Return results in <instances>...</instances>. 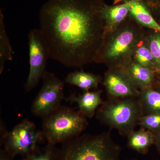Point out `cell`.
<instances>
[{
    "instance_id": "16",
    "label": "cell",
    "mask_w": 160,
    "mask_h": 160,
    "mask_svg": "<svg viewBox=\"0 0 160 160\" xmlns=\"http://www.w3.org/2000/svg\"><path fill=\"white\" fill-rule=\"evenodd\" d=\"M143 115L160 112V92L151 87L141 89L138 98Z\"/></svg>"
},
{
    "instance_id": "28",
    "label": "cell",
    "mask_w": 160,
    "mask_h": 160,
    "mask_svg": "<svg viewBox=\"0 0 160 160\" xmlns=\"http://www.w3.org/2000/svg\"></svg>"
},
{
    "instance_id": "19",
    "label": "cell",
    "mask_w": 160,
    "mask_h": 160,
    "mask_svg": "<svg viewBox=\"0 0 160 160\" xmlns=\"http://www.w3.org/2000/svg\"><path fill=\"white\" fill-rule=\"evenodd\" d=\"M135 58L136 63L144 66L155 69L154 58L149 47L144 45L137 47L135 50Z\"/></svg>"
},
{
    "instance_id": "29",
    "label": "cell",
    "mask_w": 160,
    "mask_h": 160,
    "mask_svg": "<svg viewBox=\"0 0 160 160\" xmlns=\"http://www.w3.org/2000/svg\"></svg>"
},
{
    "instance_id": "4",
    "label": "cell",
    "mask_w": 160,
    "mask_h": 160,
    "mask_svg": "<svg viewBox=\"0 0 160 160\" xmlns=\"http://www.w3.org/2000/svg\"><path fill=\"white\" fill-rule=\"evenodd\" d=\"M96 114L102 124L127 137L138 125L143 112L138 98H112L103 102Z\"/></svg>"
},
{
    "instance_id": "11",
    "label": "cell",
    "mask_w": 160,
    "mask_h": 160,
    "mask_svg": "<svg viewBox=\"0 0 160 160\" xmlns=\"http://www.w3.org/2000/svg\"><path fill=\"white\" fill-rule=\"evenodd\" d=\"M129 5L130 1L116 6H109L105 3L103 4L102 13L105 22L106 34L114 31L130 15Z\"/></svg>"
},
{
    "instance_id": "23",
    "label": "cell",
    "mask_w": 160,
    "mask_h": 160,
    "mask_svg": "<svg viewBox=\"0 0 160 160\" xmlns=\"http://www.w3.org/2000/svg\"><path fill=\"white\" fill-rule=\"evenodd\" d=\"M0 131H1L0 132V142H1V146H2L9 131H7L6 125L3 120H2L1 118V122H0Z\"/></svg>"
},
{
    "instance_id": "3",
    "label": "cell",
    "mask_w": 160,
    "mask_h": 160,
    "mask_svg": "<svg viewBox=\"0 0 160 160\" xmlns=\"http://www.w3.org/2000/svg\"><path fill=\"white\" fill-rule=\"evenodd\" d=\"M42 119L44 138L55 146L79 136L88 125L87 118L79 111L62 105Z\"/></svg>"
},
{
    "instance_id": "21",
    "label": "cell",
    "mask_w": 160,
    "mask_h": 160,
    "mask_svg": "<svg viewBox=\"0 0 160 160\" xmlns=\"http://www.w3.org/2000/svg\"><path fill=\"white\" fill-rule=\"evenodd\" d=\"M148 47L154 58L156 69L160 67V33L152 35L148 41Z\"/></svg>"
},
{
    "instance_id": "8",
    "label": "cell",
    "mask_w": 160,
    "mask_h": 160,
    "mask_svg": "<svg viewBox=\"0 0 160 160\" xmlns=\"http://www.w3.org/2000/svg\"><path fill=\"white\" fill-rule=\"evenodd\" d=\"M43 84L31 105L32 114L42 118L62 105L65 99L64 82L52 73L46 71L42 78Z\"/></svg>"
},
{
    "instance_id": "12",
    "label": "cell",
    "mask_w": 160,
    "mask_h": 160,
    "mask_svg": "<svg viewBox=\"0 0 160 160\" xmlns=\"http://www.w3.org/2000/svg\"><path fill=\"white\" fill-rule=\"evenodd\" d=\"M122 68L138 88L142 89L151 87L154 80V69L136 62L128 63Z\"/></svg>"
},
{
    "instance_id": "25",
    "label": "cell",
    "mask_w": 160,
    "mask_h": 160,
    "mask_svg": "<svg viewBox=\"0 0 160 160\" xmlns=\"http://www.w3.org/2000/svg\"><path fill=\"white\" fill-rule=\"evenodd\" d=\"M157 132L158 133L157 136L155 134V142L156 141L158 147V149L160 151V129L159 131H158Z\"/></svg>"
},
{
    "instance_id": "18",
    "label": "cell",
    "mask_w": 160,
    "mask_h": 160,
    "mask_svg": "<svg viewBox=\"0 0 160 160\" xmlns=\"http://www.w3.org/2000/svg\"><path fill=\"white\" fill-rule=\"evenodd\" d=\"M22 160H59V149L55 145L47 143L26 156Z\"/></svg>"
},
{
    "instance_id": "26",
    "label": "cell",
    "mask_w": 160,
    "mask_h": 160,
    "mask_svg": "<svg viewBox=\"0 0 160 160\" xmlns=\"http://www.w3.org/2000/svg\"><path fill=\"white\" fill-rule=\"evenodd\" d=\"M155 72H158V73H160V68H158V69H155Z\"/></svg>"
},
{
    "instance_id": "20",
    "label": "cell",
    "mask_w": 160,
    "mask_h": 160,
    "mask_svg": "<svg viewBox=\"0 0 160 160\" xmlns=\"http://www.w3.org/2000/svg\"><path fill=\"white\" fill-rule=\"evenodd\" d=\"M138 125L155 133L160 129V112L142 116L139 120Z\"/></svg>"
},
{
    "instance_id": "10",
    "label": "cell",
    "mask_w": 160,
    "mask_h": 160,
    "mask_svg": "<svg viewBox=\"0 0 160 160\" xmlns=\"http://www.w3.org/2000/svg\"><path fill=\"white\" fill-rule=\"evenodd\" d=\"M102 91H85L82 94H70L65 98L67 102L76 103L79 112L86 118H91L96 113L97 109L103 103L101 98Z\"/></svg>"
},
{
    "instance_id": "9",
    "label": "cell",
    "mask_w": 160,
    "mask_h": 160,
    "mask_svg": "<svg viewBox=\"0 0 160 160\" xmlns=\"http://www.w3.org/2000/svg\"><path fill=\"white\" fill-rule=\"evenodd\" d=\"M104 86L112 98H138L140 91L122 67L115 68L105 75Z\"/></svg>"
},
{
    "instance_id": "2",
    "label": "cell",
    "mask_w": 160,
    "mask_h": 160,
    "mask_svg": "<svg viewBox=\"0 0 160 160\" xmlns=\"http://www.w3.org/2000/svg\"><path fill=\"white\" fill-rule=\"evenodd\" d=\"M120 150L110 132L85 134L62 144L59 160H120Z\"/></svg>"
},
{
    "instance_id": "7",
    "label": "cell",
    "mask_w": 160,
    "mask_h": 160,
    "mask_svg": "<svg viewBox=\"0 0 160 160\" xmlns=\"http://www.w3.org/2000/svg\"><path fill=\"white\" fill-rule=\"evenodd\" d=\"M138 35L134 29L124 28L115 31L109 40L104 42L96 62L115 63L120 66L137 48Z\"/></svg>"
},
{
    "instance_id": "17",
    "label": "cell",
    "mask_w": 160,
    "mask_h": 160,
    "mask_svg": "<svg viewBox=\"0 0 160 160\" xmlns=\"http://www.w3.org/2000/svg\"><path fill=\"white\" fill-rule=\"evenodd\" d=\"M12 59V49L4 23L2 10H0V74L2 73L7 61Z\"/></svg>"
},
{
    "instance_id": "14",
    "label": "cell",
    "mask_w": 160,
    "mask_h": 160,
    "mask_svg": "<svg viewBox=\"0 0 160 160\" xmlns=\"http://www.w3.org/2000/svg\"><path fill=\"white\" fill-rule=\"evenodd\" d=\"M155 137L153 132L142 128L138 131L132 132L127 136L128 147L141 154H146L154 143Z\"/></svg>"
},
{
    "instance_id": "5",
    "label": "cell",
    "mask_w": 160,
    "mask_h": 160,
    "mask_svg": "<svg viewBox=\"0 0 160 160\" xmlns=\"http://www.w3.org/2000/svg\"><path fill=\"white\" fill-rule=\"evenodd\" d=\"M46 141L42 130H39L31 121L25 119L8 132L2 146L13 159L18 155L25 157Z\"/></svg>"
},
{
    "instance_id": "1",
    "label": "cell",
    "mask_w": 160,
    "mask_h": 160,
    "mask_svg": "<svg viewBox=\"0 0 160 160\" xmlns=\"http://www.w3.org/2000/svg\"><path fill=\"white\" fill-rule=\"evenodd\" d=\"M104 0H48L40 10V29L50 58L68 67L96 62L105 40Z\"/></svg>"
},
{
    "instance_id": "24",
    "label": "cell",
    "mask_w": 160,
    "mask_h": 160,
    "mask_svg": "<svg viewBox=\"0 0 160 160\" xmlns=\"http://www.w3.org/2000/svg\"><path fill=\"white\" fill-rule=\"evenodd\" d=\"M0 160H13L4 149H1L0 150Z\"/></svg>"
},
{
    "instance_id": "15",
    "label": "cell",
    "mask_w": 160,
    "mask_h": 160,
    "mask_svg": "<svg viewBox=\"0 0 160 160\" xmlns=\"http://www.w3.org/2000/svg\"><path fill=\"white\" fill-rule=\"evenodd\" d=\"M65 82L76 86L84 91H89L91 89H97L101 78L98 76L83 71H75L67 75Z\"/></svg>"
},
{
    "instance_id": "6",
    "label": "cell",
    "mask_w": 160,
    "mask_h": 160,
    "mask_svg": "<svg viewBox=\"0 0 160 160\" xmlns=\"http://www.w3.org/2000/svg\"><path fill=\"white\" fill-rule=\"evenodd\" d=\"M29 70L24 86L26 92L34 89L42 79L50 58L49 49L41 29H33L28 34Z\"/></svg>"
},
{
    "instance_id": "27",
    "label": "cell",
    "mask_w": 160,
    "mask_h": 160,
    "mask_svg": "<svg viewBox=\"0 0 160 160\" xmlns=\"http://www.w3.org/2000/svg\"><path fill=\"white\" fill-rule=\"evenodd\" d=\"M129 1V0H123V2H126V1ZM138 1H141V2H146V1H147V0H138Z\"/></svg>"
},
{
    "instance_id": "22",
    "label": "cell",
    "mask_w": 160,
    "mask_h": 160,
    "mask_svg": "<svg viewBox=\"0 0 160 160\" xmlns=\"http://www.w3.org/2000/svg\"><path fill=\"white\" fill-rule=\"evenodd\" d=\"M143 2L156 20L160 22V0H147Z\"/></svg>"
},
{
    "instance_id": "13",
    "label": "cell",
    "mask_w": 160,
    "mask_h": 160,
    "mask_svg": "<svg viewBox=\"0 0 160 160\" xmlns=\"http://www.w3.org/2000/svg\"><path fill=\"white\" fill-rule=\"evenodd\" d=\"M129 12L137 21L160 33V25L153 17L144 3L138 0H130Z\"/></svg>"
}]
</instances>
